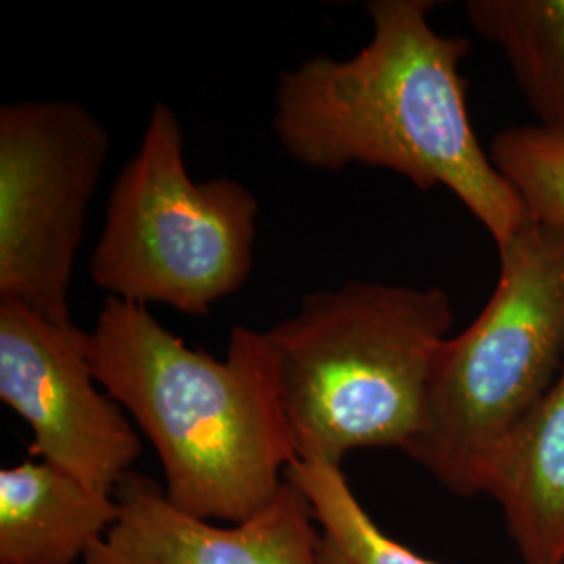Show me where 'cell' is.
Masks as SVG:
<instances>
[{
  "label": "cell",
  "instance_id": "6da1fadb",
  "mask_svg": "<svg viewBox=\"0 0 564 564\" xmlns=\"http://www.w3.org/2000/svg\"><path fill=\"white\" fill-rule=\"evenodd\" d=\"M431 0H372V36L347 59L282 72L272 128L293 162L339 172L383 167L421 191L447 188L491 235L510 241L529 212L477 139L460 65L470 41L433 30Z\"/></svg>",
  "mask_w": 564,
  "mask_h": 564
},
{
  "label": "cell",
  "instance_id": "7a4b0ae2",
  "mask_svg": "<svg viewBox=\"0 0 564 564\" xmlns=\"http://www.w3.org/2000/svg\"><path fill=\"white\" fill-rule=\"evenodd\" d=\"M97 383L155 447L182 512L245 523L274 502L297 463L265 333L235 326L226 358L191 349L149 307L107 297L88 333Z\"/></svg>",
  "mask_w": 564,
  "mask_h": 564
},
{
  "label": "cell",
  "instance_id": "3957f363",
  "mask_svg": "<svg viewBox=\"0 0 564 564\" xmlns=\"http://www.w3.org/2000/svg\"><path fill=\"white\" fill-rule=\"evenodd\" d=\"M452 323L440 286L347 281L305 295L291 318L265 330L297 460L341 466L358 449L405 452L423 429Z\"/></svg>",
  "mask_w": 564,
  "mask_h": 564
},
{
  "label": "cell",
  "instance_id": "277c9868",
  "mask_svg": "<svg viewBox=\"0 0 564 564\" xmlns=\"http://www.w3.org/2000/svg\"><path fill=\"white\" fill-rule=\"evenodd\" d=\"M498 253L496 289L440 347L423 429L403 452L460 498L487 494L508 440L564 368V224L529 218Z\"/></svg>",
  "mask_w": 564,
  "mask_h": 564
},
{
  "label": "cell",
  "instance_id": "5b68a950",
  "mask_svg": "<svg viewBox=\"0 0 564 564\" xmlns=\"http://www.w3.org/2000/svg\"><path fill=\"white\" fill-rule=\"evenodd\" d=\"M260 202L242 182L193 181L176 111L158 102L113 182L90 281L121 302L207 316L253 268Z\"/></svg>",
  "mask_w": 564,
  "mask_h": 564
},
{
  "label": "cell",
  "instance_id": "8992f818",
  "mask_svg": "<svg viewBox=\"0 0 564 564\" xmlns=\"http://www.w3.org/2000/svg\"><path fill=\"white\" fill-rule=\"evenodd\" d=\"M109 149L107 128L80 102L0 107V300L74 324L69 282Z\"/></svg>",
  "mask_w": 564,
  "mask_h": 564
},
{
  "label": "cell",
  "instance_id": "52a82bcc",
  "mask_svg": "<svg viewBox=\"0 0 564 564\" xmlns=\"http://www.w3.org/2000/svg\"><path fill=\"white\" fill-rule=\"evenodd\" d=\"M97 384L86 330L0 300V400L30 424V454L113 496L142 444L120 403Z\"/></svg>",
  "mask_w": 564,
  "mask_h": 564
},
{
  "label": "cell",
  "instance_id": "ba28073f",
  "mask_svg": "<svg viewBox=\"0 0 564 564\" xmlns=\"http://www.w3.org/2000/svg\"><path fill=\"white\" fill-rule=\"evenodd\" d=\"M113 498L118 519L84 564H323L318 524L289 481L260 514L228 527L182 512L162 485L134 470Z\"/></svg>",
  "mask_w": 564,
  "mask_h": 564
},
{
  "label": "cell",
  "instance_id": "9c48e42d",
  "mask_svg": "<svg viewBox=\"0 0 564 564\" xmlns=\"http://www.w3.org/2000/svg\"><path fill=\"white\" fill-rule=\"evenodd\" d=\"M118 519L102 496L53 464L23 460L0 473V564H76Z\"/></svg>",
  "mask_w": 564,
  "mask_h": 564
},
{
  "label": "cell",
  "instance_id": "30bf717a",
  "mask_svg": "<svg viewBox=\"0 0 564 564\" xmlns=\"http://www.w3.org/2000/svg\"><path fill=\"white\" fill-rule=\"evenodd\" d=\"M487 496L523 564H564V368L505 445Z\"/></svg>",
  "mask_w": 564,
  "mask_h": 564
},
{
  "label": "cell",
  "instance_id": "8fae6325",
  "mask_svg": "<svg viewBox=\"0 0 564 564\" xmlns=\"http://www.w3.org/2000/svg\"><path fill=\"white\" fill-rule=\"evenodd\" d=\"M466 15L505 53L535 126L564 139V0H468Z\"/></svg>",
  "mask_w": 564,
  "mask_h": 564
},
{
  "label": "cell",
  "instance_id": "7c38bea8",
  "mask_svg": "<svg viewBox=\"0 0 564 564\" xmlns=\"http://www.w3.org/2000/svg\"><path fill=\"white\" fill-rule=\"evenodd\" d=\"M284 479L295 485L321 531L323 564H437L391 540L354 496L341 466L291 464Z\"/></svg>",
  "mask_w": 564,
  "mask_h": 564
},
{
  "label": "cell",
  "instance_id": "4fadbf2b",
  "mask_svg": "<svg viewBox=\"0 0 564 564\" xmlns=\"http://www.w3.org/2000/svg\"><path fill=\"white\" fill-rule=\"evenodd\" d=\"M489 155L533 220L564 224V139L535 123L510 126L491 141Z\"/></svg>",
  "mask_w": 564,
  "mask_h": 564
}]
</instances>
